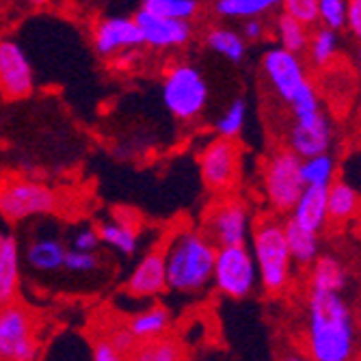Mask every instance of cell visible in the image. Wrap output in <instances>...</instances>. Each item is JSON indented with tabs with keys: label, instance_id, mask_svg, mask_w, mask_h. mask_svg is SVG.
Wrapping results in <instances>:
<instances>
[{
	"label": "cell",
	"instance_id": "obj_15",
	"mask_svg": "<svg viewBox=\"0 0 361 361\" xmlns=\"http://www.w3.org/2000/svg\"><path fill=\"white\" fill-rule=\"evenodd\" d=\"M95 50L102 56H111L117 52L133 50L137 46H143L141 28L135 18L115 16L106 18L95 28Z\"/></svg>",
	"mask_w": 361,
	"mask_h": 361
},
{
	"label": "cell",
	"instance_id": "obj_24",
	"mask_svg": "<svg viewBox=\"0 0 361 361\" xmlns=\"http://www.w3.org/2000/svg\"><path fill=\"white\" fill-rule=\"evenodd\" d=\"M346 283V273L334 255H320L314 259L312 290L318 292H340Z\"/></svg>",
	"mask_w": 361,
	"mask_h": 361
},
{
	"label": "cell",
	"instance_id": "obj_30",
	"mask_svg": "<svg viewBox=\"0 0 361 361\" xmlns=\"http://www.w3.org/2000/svg\"><path fill=\"white\" fill-rule=\"evenodd\" d=\"M143 9L165 16V18H176V20H190L197 16V0H143Z\"/></svg>",
	"mask_w": 361,
	"mask_h": 361
},
{
	"label": "cell",
	"instance_id": "obj_33",
	"mask_svg": "<svg viewBox=\"0 0 361 361\" xmlns=\"http://www.w3.org/2000/svg\"><path fill=\"white\" fill-rule=\"evenodd\" d=\"M281 5L290 18L303 22L305 26H312L320 20L318 0H281Z\"/></svg>",
	"mask_w": 361,
	"mask_h": 361
},
{
	"label": "cell",
	"instance_id": "obj_28",
	"mask_svg": "<svg viewBox=\"0 0 361 361\" xmlns=\"http://www.w3.org/2000/svg\"><path fill=\"white\" fill-rule=\"evenodd\" d=\"M279 28V39H281V48L294 52V54H301L307 50L310 46V35H307V26L299 20L290 18L288 13H283L277 22Z\"/></svg>",
	"mask_w": 361,
	"mask_h": 361
},
{
	"label": "cell",
	"instance_id": "obj_25",
	"mask_svg": "<svg viewBox=\"0 0 361 361\" xmlns=\"http://www.w3.org/2000/svg\"><path fill=\"white\" fill-rule=\"evenodd\" d=\"M182 357H184L182 346L165 336L139 342L133 353V359L137 361H178Z\"/></svg>",
	"mask_w": 361,
	"mask_h": 361
},
{
	"label": "cell",
	"instance_id": "obj_43",
	"mask_svg": "<svg viewBox=\"0 0 361 361\" xmlns=\"http://www.w3.org/2000/svg\"><path fill=\"white\" fill-rule=\"evenodd\" d=\"M359 322H361V305H359Z\"/></svg>",
	"mask_w": 361,
	"mask_h": 361
},
{
	"label": "cell",
	"instance_id": "obj_6",
	"mask_svg": "<svg viewBox=\"0 0 361 361\" xmlns=\"http://www.w3.org/2000/svg\"><path fill=\"white\" fill-rule=\"evenodd\" d=\"M255 279V257L247 245H229L216 249L212 281L221 294L229 299H245L253 292Z\"/></svg>",
	"mask_w": 361,
	"mask_h": 361
},
{
	"label": "cell",
	"instance_id": "obj_20",
	"mask_svg": "<svg viewBox=\"0 0 361 361\" xmlns=\"http://www.w3.org/2000/svg\"><path fill=\"white\" fill-rule=\"evenodd\" d=\"M357 206L359 197L350 184L342 180H334L329 184V188H326V221L334 225L346 223L357 212Z\"/></svg>",
	"mask_w": 361,
	"mask_h": 361
},
{
	"label": "cell",
	"instance_id": "obj_22",
	"mask_svg": "<svg viewBox=\"0 0 361 361\" xmlns=\"http://www.w3.org/2000/svg\"><path fill=\"white\" fill-rule=\"evenodd\" d=\"M283 232H286L292 257L303 267L312 264L318 255V234L310 232V229H305L303 225H299L297 221H294V216H290L283 223Z\"/></svg>",
	"mask_w": 361,
	"mask_h": 361
},
{
	"label": "cell",
	"instance_id": "obj_10",
	"mask_svg": "<svg viewBox=\"0 0 361 361\" xmlns=\"http://www.w3.org/2000/svg\"><path fill=\"white\" fill-rule=\"evenodd\" d=\"M202 234L219 249L229 245H245L249 234V210L236 197H223L214 202L204 216Z\"/></svg>",
	"mask_w": 361,
	"mask_h": 361
},
{
	"label": "cell",
	"instance_id": "obj_23",
	"mask_svg": "<svg viewBox=\"0 0 361 361\" xmlns=\"http://www.w3.org/2000/svg\"><path fill=\"white\" fill-rule=\"evenodd\" d=\"M97 234H100V240L104 245H109L111 249H115L123 255H133L137 251V245H139L137 229L133 223H128L121 216L117 221L102 223L100 229H97Z\"/></svg>",
	"mask_w": 361,
	"mask_h": 361
},
{
	"label": "cell",
	"instance_id": "obj_3",
	"mask_svg": "<svg viewBox=\"0 0 361 361\" xmlns=\"http://www.w3.org/2000/svg\"><path fill=\"white\" fill-rule=\"evenodd\" d=\"M253 257L259 267L262 286L273 297L286 292L290 286V262L292 253L283 232V223L277 212L262 214L253 225Z\"/></svg>",
	"mask_w": 361,
	"mask_h": 361
},
{
	"label": "cell",
	"instance_id": "obj_41",
	"mask_svg": "<svg viewBox=\"0 0 361 361\" xmlns=\"http://www.w3.org/2000/svg\"><path fill=\"white\" fill-rule=\"evenodd\" d=\"M26 3H30V5H37V7H39V5H46L48 0H26Z\"/></svg>",
	"mask_w": 361,
	"mask_h": 361
},
{
	"label": "cell",
	"instance_id": "obj_21",
	"mask_svg": "<svg viewBox=\"0 0 361 361\" xmlns=\"http://www.w3.org/2000/svg\"><path fill=\"white\" fill-rule=\"evenodd\" d=\"M169 326H171V314L165 307H158V305L139 312L128 322L130 334H133L139 342L165 336L169 331Z\"/></svg>",
	"mask_w": 361,
	"mask_h": 361
},
{
	"label": "cell",
	"instance_id": "obj_17",
	"mask_svg": "<svg viewBox=\"0 0 361 361\" xmlns=\"http://www.w3.org/2000/svg\"><path fill=\"white\" fill-rule=\"evenodd\" d=\"M326 188L329 186H318L307 184L301 192L297 206L292 208V216L299 225H303L310 232H320L326 223Z\"/></svg>",
	"mask_w": 361,
	"mask_h": 361
},
{
	"label": "cell",
	"instance_id": "obj_34",
	"mask_svg": "<svg viewBox=\"0 0 361 361\" xmlns=\"http://www.w3.org/2000/svg\"><path fill=\"white\" fill-rule=\"evenodd\" d=\"M97 255L95 251H80V249H68L65 253V262H63V269H68L72 273H91L97 269Z\"/></svg>",
	"mask_w": 361,
	"mask_h": 361
},
{
	"label": "cell",
	"instance_id": "obj_27",
	"mask_svg": "<svg viewBox=\"0 0 361 361\" xmlns=\"http://www.w3.org/2000/svg\"><path fill=\"white\" fill-rule=\"evenodd\" d=\"M281 0H216L214 11L221 18H253L277 7Z\"/></svg>",
	"mask_w": 361,
	"mask_h": 361
},
{
	"label": "cell",
	"instance_id": "obj_32",
	"mask_svg": "<svg viewBox=\"0 0 361 361\" xmlns=\"http://www.w3.org/2000/svg\"><path fill=\"white\" fill-rule=\"evenodd\" d=\"M245 119H247V104L245 100H236L229 106L216 121V133L219 137H229V139H236L238 133L245 126Z\"/></svg>",
	"mask_w": 361,
	"mask_h": 361
},
{
	"label": "cell",
	"instance_id": "obj_13",
	"mask_svg": "<svg viewBox=\"0 0 361 361\" xmlns=\"http://www.w3.org/2000/svg\"><path fill=\"white\" fill-rule=\"evenodd\" d=\"M264 74L271 80L273 89L283 97L286 102L292 100V95L307 80L299 54H294L286 48H273L264 54Z\"/></svg>",
	"mask_w": 361,
	"mask_h": 361
},
{
	"label": "cell",
	"instance_id": "obj_16",
	"mask_svg": "<svg viewBox=\"0 0 361 361\" xmlns=\"http://www.w3.org/2000/svg\"><path fill=\"white\" fill-rule=\"evenodd\" d=\"M331 143V128L322 113L297 119L290 128V149L303 158L324 154Z\"/></svg>",
	"mask_w": 361,
	"mask_h": 361
},
{
	"label": "cell",
	"instance_id": "obj_9",
	"mask_svg": "<svg viewBox=\"0 0 361 361\" xmlns=\"http://www.w3.org/2000/svg\"><path fill=\"white\" fill-rule=\"evenodd\" d=\"M243 147L236 139L219 137L208 143L200 156V169L204 184L214 192L232 190L240 178V158Z\"/></svg>",
	"mask_w": 361,
	"mask_h": 361
},
{
	"label": "cell",
	"instance_id": "obj_7",
	"mask_svg": "<svg viewBox=\"0 0 361 361\" xmlns=\"http://www.w3.org/2000/svg\"><path fill=\"white\" fill-rule=\"evenodd\" d=\"M56 192L44 184L11 180L0 184V216L20 223L32 216H46L56 210Z\"/></svg>",
	"mask_w": 361,
	"mask_h": 361
},
{
	"label": "cell",
	"instance_id": "obj_4",
	"mask_svg": "<svg viewBox=\"0 0 361 361\" xmlns=\"http://www.w3.org/2000/svg\"><path fill=\"white\" fill-rule=\"evenodd\" d=\"M305 186L299 154L292 149H277L264 167V190L273 212H290L297 206Z\"/></svg>",
	"mask_w": 361,
	"mask_h": 361
},
{
	"label": "cell",
	"instance_id": "obj_37",
	"mask_svg": "<svg viewBox=\"0 0 361 361\" xmlns=\"http://www.w3.org/2000/svg\"><path fill=\"white\" fill-rule=\"evenodd\" d=\"M109 340L113 342V346L117 348V353L121 355V357H133V353H135V348H137V344H139V340L130 334V329L128 326H123V329H115L111 336H109Z\"/></svg>",
	"mask_w": 361,
	"mask_h": 361
},
{
	"label": "cell",
	"instance_id": "obj_14",
	"mask_svg": "<svg viewBox=\"0 0 361 361\" xmlns=\"http://www.w3.org/2000/svg\"><path fill=\"white\" fill-rule=\"evenodd\" d=\"M128 292L133 297L139 299H152L158 297V294L165 292L167 286V262H165V251L154 249L149 253H145L139 264L130 273L128 281H126Z\"/></svg>",
	"mask_w": 361,
	"mask_h": 361
},
{
	"label": "cell",
	"instance_id": "obj_42",
	"mask_svg": "<svg viewBox=\"0 0 361 361\" xmlns=\"http://www.w3.org/2000/svg\"><path fill=\"white\" fill-rule=\"evenodd\" d=\"M359 72H361V46H359Z\"/></svg>",
	"mask_w": 361,
	"mask_h": 361
},
{
	"label": "cell",
	"instance_id": "obj_19",
	"mask_svg": "<svg viewBox=\"0 0 361 361\" xmlns=\"http://www.w3.org/2000/svg\"><path fill=\"white\" fill-rule=\"evenodd\" d=\"M65 245L54 238V236H39L35 238L28 249H26V262L32 271H39V273H52L63 269V262H65Z\"/></svg>",
	"mask_w": 361,
	"mask_h": 361
},
{
	"label": "cell",
	"instance_id": "obj_39",
	"mask_svg": "<svg viewBox=\"0 0 361 361\" xmlns=\"http://www.w3.org/2000/svg\"><path fill=\"white\" fill-rule=\"evenodd\" d=\"M346 24L355 37L361 39V0H348L346 5Z\"/></svg>",
	"mask_w": 361,
	"mask_h": 361
},
{
	"label": "cell",
	"instance_id": "obj_38",
	"mask_svg": "<svg viewBox=\"0 0 361 361\" xmlns=\"http://www.w3.org/2000/svg\"><path fill=\"white\" fill-rule=\"evenodd\" d=\"M93 359L95 361H117V359H121V355L117 353L113 342L109 338H104L93 344Z\"/></svg>",
	"mask_w": 361,
	"mask_h": 361
},
{
	"label": "cell",
	"instance_id": "obj_8",
	"mask_svg": "<svg viewBox=\"0 0 361 361\" xmlns=\"http://www.w3.org/2000/svg\"><path fill=\"white\" fill-rule=\"evenodd\" d=\"M37 353L39 344L32 316L13 301L0 305V359L30 361Z\"/></svg>",
	"mask_w": 361,
	"mask_h": 361
},
{
	"label": "cell",
	"instance_id": "obj_31",
	"mask_svg": "<svg viewBox=\"0 0 361 361\" xmlns=\"http://www.w3.org/2000/svg\"><path fill=\"white\" fill-rule=\"evenodd\" d=\"M336 52H338L336 30L329 26L320 28L312 39V61L318 65V68H329Z\"/></svg>",
	"mask_w": 361,
	"mask_h": 361
},
{
	"label": "cell",
	"instance_id": "obj_40",
	"mask_svg": "<svg viewBox=\"0 0 361 361\" xmlns=\"http://www.w3.org/2000/svg\"><path fill=\"white\" fill-rule=\"evenodd\" d=\"M262 32H264V28H262V24H259L257 20H249V22H245V26H243V35H245V39L255 42V39L262 37Z\"/></svg>",
	"mask_w": 361,
	"mask_h": 361
},
{
	"label": "cell",
	"instance_id": "obj_35",
	"mask_svg": "<svg viewBox=\"0 0 361 361\" xmlns=\"http://www.w3.org/2000/svg\"><path fill=\"white\" fill-rule=\"evenodd\" d=\"M318 7H320V20L338 30L346 24V5L344 0H318Z\"/></svg>",
	"mask_w": 361,
	"mask_h": 361
},
{
	"label": "cell",
	"instance_id": "obj_5",
	"mask_svg": "<svg viewBox=\"0 0 361 361\" xmlns=\"http://www.w3.org/2000/svg\"><path fill=\"white\" fill-rule=\"evenodd\" d=\"M162 102L167 111L182 119H195L208 104V85L192 65H176L162 80Z\"/></svg>",
	"mask_w": 361,
	"mask_h": 361
},
{
	"label": "cell",
	"instance_id": "obj_2",
	"mask_svg": "<svg viewBox=\"0 0 361 361\" xmlns=\"http://www.w3.org/2000/svg\"><path fill=\"white\" fill-rule=\"evenodd\" d=\"M216 247L195 229H180L165 247L167 286L176 292H200L212 281Z\"/></svg>",
	"mask_w": 361,
	"mask_h": 361
},
{
	"label": "cell",
	"instance_id": "obj_26",
	"mask_svg": "<svg viewBox=\"0 0 361 361\" xmlns=\"http://www.w3.org/2000/svg\"><path fill=\"white\" fill-rule=\"evenodd\" d=\"M206 42H208V46L216 54H221V56H225L229 61L240 63L245 59V52H247L245 39L238 35V32H234V30H229V28H214V30L208 32Z\"/></svg>",
	"mask_w": 361,
	"mask_h": 361
},
{
	"label": "cell",
	"instance_id": "obj_36",
	"mask_svg": "<svg viewBox=\"0 0 361 361\" xmlns=\"http://www.w3.org/2000/svg\"><path fill=\"white\" fill-rule=\"evenodd\" d=\"M100 234L95 232L93 227H80L72 234V249H80V251H95L100 247Z\"/></svg>",
	"mask_w": 361,
	"mask_h": 361
},
{
	"label": "cell",
	"instance_id": "obj_18",
	"mask_svg": "<svg viewBox=\"0 0 361 361\" xmlns=\"http://www.w3.org/2000/svg\"><path fill=\"white\" fill-rule=\"evenodd\" d=\"M20 288V247L13 236H0V305L16 301Z\"/></svg>",
	"mask_w": 361,
	"mask_h": 361
},
{
	"label": "cell",
	"instance_id": "obj_1",
	"mask_svg": "<svg viewBox=\"0 0 361 361\" xmlns=\"http://www.w3.org/2000/svg\"><path fill=\"white\" fill-rule=\"evenodd\" d=\"M355 320L340 294L312 290L307 316V355L316 361H346L355 355Z\"/></svg>",
	"mask_w": 361,
	"mask_h": 361
},
{
	"label": "cell",
	"instance_id": "obj_12",
	"mask_svg": "<svg viewBox=\"0 0 361 361\" xmlns=\"http://www.w3.org/2000/svg\"><path fill=\"white\" fill-rule=\"evenodd\" d=\"M143 44L149 48L167 50V48H180L190 39V24L188 20H176V18H165L152 13L147 9H139L135 16Z\"/></svg>",
	"mask_w": 361,
	"mask_h": 361
},
{
	"label": "cell",
	"instance_id": "obj_29",
	"mask_svg": "<svg viewBox=\"0 0 361 361\" xmlns=\"http://www.w3.org/2000/svg\"><path fill=\"white\" fill-rule=\"evenodd\" d=\"M301 173L305 184H318V186H329L336 178V165L334 158L326 154H318L301 162Z\"/></svg>",
	"mask_w": 361,
	"mask_h": 361
},
{
	"label": "cell",
	"instance_id": "obj_11",
	"mask_svg": "<svg viewBox=\"0 0 361 361\" xmlns=\"http://www.w3.org/2000/svg\"><path fill=\"white\" fill-rule=\"evenodd\" d=\"M32 91V68L22 46L13 39H0V93L20 100Z\"/></svg>",
	"mask_w": 361,
	"mask_h": 361
}]
</instances>
